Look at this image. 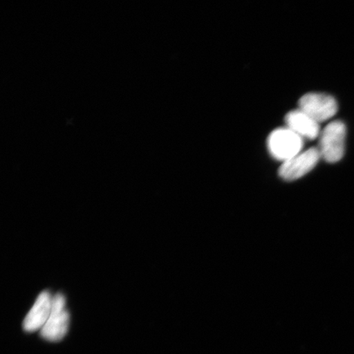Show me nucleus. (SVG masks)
Instances as JSON below:
<instances>
[{
    "label": "nucleus",
    "mask_w": 354,
    "mask_h": 354,
    "mask_svg": "<svg viewBox=\"0 0 354 354\" xmlns=\"http://www.w3.org/2000/svg\"><path fill=\"white\" fill-rule=\"evenodd\" d=\"M345 137L346 127L342 121L331 122L322 130L318 149L326 162L335 163L342 160L344 154Z\"/></svg>",
    "instance_id": "f257e3e1"
},
{
    "label": "nucleus",
    "mask_w": 354,
    "mask_h": 354,
    "mask_svg": "<svg viewBox=\"0 0 354 354\" xmlns=\"http://www.w3.org/2000/svg\"><path fill=\"white\" fill-rule=\"evenodd\" d=\"M303 146L304 139L288 127L273 131L268 139L269 153L283 162L302 152Z\"/></svg>",
    "instance_id": "f03ea898"
},
{
    "label": "nucleus",
    "mask_w": 354,
    "mask_h": 354,
    "mask_svg": "<svg viewBox=\"0 0 354 354\" xmlns=\"http://www.w3.org/2000/svg\"><path fill=\"white\" fill-rule=\"evenodd\" d=\"M70 316L66 308V299L63 294L54 296L50 317L41 330V336L50 342H59L65 337L69 328Z\"/></svg>",
    "instance_id": "7ed1b4c3"
},
{
    "label": "nucleus",
    "mask_w": 354,
    "mask_h": 354,
    "mask_svg": "<svg viewBox=\"0 0 354 354\" xmlns=\"http://www.w3.org/2000/svg\"><path fill=\"white\" fill-rule=\"evenodd\" d=\"M299 109L318 123L329 120L338 110L334 97L318 93H308L299 101Z\"/></svg>",
    "instance_id": "20e7f679"
},
{
    "label": "nucleus",
    "mask_w": 354,
    "mask_h": 354,
    "mask_svg": "<svg viewBox=\"0 0 354 354\" xmlns=\"http://www.w3.org/2000/svg\"><path fill=\"white\" fill-rule=\"evenodd\" d=\"M321 158L318 148H310L283 162L279 168V176L287 181L299 179L311 171Z\"/></svg>",
    "instance_id": "39448f33"
},
{
    "label": "nucleus",
    "mask_w": 354,
    "mask_h": 354,
    "mask_svg": "<svg viewBox=\"0 0 354 354\" xmlns=\"http://www.w3.org/2000/svg\"><path fill=\"white\" fill-rule=\"evenodd\" d=\"M54 297L48 291H43L38 296L32 309L24 321V329L28 333L41 330L50 317Z\"/></svg>",
    "instance_id": "423d86ee"
},
{
    "label": "nucleus",
    "mask_w": 354,
    "mask_h": 354,
    "mask_svg": "<svg viewBox=\"0 0 354 354\" xmlns=\"http://www.w3.org/2000/svg\"><path fill=\"white\" fill-rule=\"evenodd\" d=\"M285 121L287 127L301 138L315 140L321 134L320 123L299 109L288 113Z\"/></svg>",
    "instance_id": "0eeeda50"
}]
</instances>
